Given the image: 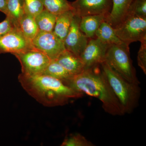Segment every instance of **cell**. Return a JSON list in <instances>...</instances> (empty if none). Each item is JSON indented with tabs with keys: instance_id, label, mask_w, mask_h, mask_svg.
<instances>
[{
	"instance_id": "1",
	"label": "cell",
	"mask_w": 146,
	"mask_h": 146,
	"mask_svg": "<svg viewBox=\"0 0 146 146\" xmlns=\"http://www.w3.org/2000/svg\"><path fill=\"white\" fill-rule=\"evenodd\" d=\"M64 84L77 92L98 99L105 112L110 115L121 116L125 114L100 65L84 70Z\"/></svg>"
},
{
	"instance_id": "2",
	"label": "cell",
	"mask_w": 146,
	"mask_h": 146,
	"mask_svg": "<svg viewBox=\"0 0 146 146\" xmlns=\"http://www.w3.org/2000/svg\"><path fill=\"white\" fill-rule=\"evenodd\" d=\"M18 79L25 91L44 106H63L70 100L81 98L83 95L61 80L46 75H27L21 73Z\"/></svg>"
},
{
	"instance_id": "3",
	"label": "cell",
	"mask_w": 146,
	"mask_h": 146,
	"mask_svg": "<svg viewBox=\"0 0 146 146\" xmlns=\"http://www.w3.org/2000/svg\"><path fill=\"white\" fill-rule=\"evenodd\" d=\"M100 66L125 113H131L138 105L141 92L139 84L127 81L105 61L100 64Z\"/></svg>"
},
{
	"instance_id": "4",
	"label": "cell",
	"mask_w": 146,
	"mask_h": 146,
	"mask_svg": "<svg viewBox=\"0 0 146 146\" xmlns=\"http://www.w3.org/2000/svg\"><path fill=\"white\" fill-rule=\"evenodd\" d=\"M129 45H110L106 55L105 62L121 76L131 83L139 84V82L130 58Z\"/></svg>"
},
{
	"instance_id": "5",
	"label": "cell",
	"mask_w": 146,
	"mask_h": 146,
	"mask_svg": "<svg viewBox=\"0 0 146 146\" xmlns=\"http://www.w3.org/2000/svg\"><path fill=\"white\" fill-rule=\"evenodd\" d=\"M114 29L120 40L127 44L146 40V18L128 14Z\"/></svg>"
},
{
	"instance_id": "6",
	"label": "cell",
	"mask_w": 146,
	"mask_h": 146,
	"mask_svg": "<svg viewBox=\"0 0 146 146\" xmlns=\"http://www.w3.org/2000/svg\"><path fill=\"white\" fill-rule=\"evenodd\" d=\"M13 54L21 63L22 74L27 75L42 74L51 60L34 47Z\"/></svg>"
},
{
	"instance_id": "7",
	"label": "cell",
	"mask_w": 146,
	"mask_h": 146,
	"mask_svg": "<svg viewBox=\"0 0 146 146\" xmlns=\"http://www.w3.org/2000/svg\"><path fill=\"white\" fill-rule=\"evenodd\" d=\"M32 43L35 48L46 55L51 60H56L65 50L64 42L53 32L39 31Z\"/></svg>"
},
{
	"instance_id": "8",
	"label": "cell",
	"mask_w": 146,
	"mask_h": 146,
	"mask_svg": "<svg viewBox=\"0 0 146 146\" xmlns=\"http://www.w3.org/2000/svg\"><path fill=\"white\" fill-rule=\"evenodd\" d=\"M71 4L75 15L80 18L90 15L106 17L112 9V0H76Z\"/></svg>"
},
{
	"instance_id": "9",
	"label": "cell",
	"mask_w": 146,
	"mask_h": 146,
	"mask_svg": "<svg viewBox=\"0 0 146 146\" xmlns=\"http://www.w3.org/2000/svg\"><path fill=\"white\" fill-rule=\"evenodd\" d=\"M109 46L96 37L89 39L86 48L80 56L84 65V70L94 68L104 62Z\"/></svg>"
},
{
	"instance_id": "10",
	"label": "cell",
	"mask_w": 146,
	"mask_h": 146,
	"mask_svg": "<svg viewBox=\"0 0 146 146\" xmlns=\"http://www.w3.org/2000/svg\"><path fill=\"white\" fill-rule=\"evenodd\" d=\"M34 47L18 28L0 37V54L16 53Z\"/></svg>"
},
{
	"instance_id": "11",
	"label": "cell",
	"mask_w": 146,
	"mask_h": 146,
	"mask_svg": "<svg viewBox=\"0 0 146 146\" xmlns=\"http://www.w3.org/2000/svg\"><path fill=\"white\" fill-rule=\"evenodd\" d=\"M80 17L74 15L70 30L64 41L65 49L80 56L89 41L80 29Z\"/></svg>"
},
{
	"instance_id": "12",
	"label": "cell",
	"mask_w": 146,
	"mask_h": 146,
	"mask_svg": "<svg viewBox=\"0 0 146 146\" xmlns=\"http://www.w3.org/2000/svg\"><path fill=\"white\" fill-rule=\"evenodd\" d=\"M133 0H112V6L110 13L106 17V21L115 29L127 15L129 7Z\"/></svg>"
},
{
	"instance_id": "13",
	"label": "cell",
	"mask_w": 146,
	"mask_h": 146,
	"mask_svg": "<svg viewBox=\"0 0 146 146\" xmlns=\"http://www.w3.org/2000/svg\"><path fill=\"white\" fill-rule=\"evenodd\" d=\"M73 76L77 75L84 70L81 58L65 49L55 60Z\"/></svg>"
},
{
	"instance_id": "14",
	"label": "cell",
	"mask_w": 146,
	"mask_h": 146,
	"mask_svg": "<svg viewBox=\"0 0 146 146\" xmlns=\"http://www.w3.org/2000/svg\"><path fill=\"white\" fill-rule=\"evenodd\" d=\"M106 16L104 15H90L80 18V29L85 36L89 38L96 37L97 31Z\"/></svg>"
},
{
	"instance_id": "15",
	"label": "cell",
	"mask_w": 146,
	"mask_h": 146,
	"mask_svg": "<svg viewBox=\"0 0 146 146\" xmlns=\"http://www.w3.org/2000/svg\"><path fill=\"white\" fill-rule=\"evenodd\" d=\"M74 13L69 10L56 16L53 32L64 42L70 28Z\"/></svg>"
},
{
	"instance_id": "16",
	"label": "cell",
	"mask_w": 146,
	"mask_h": 146,
	"mask_svg": "<svg viewBox=\"0 0 146 146\" xmlns=\"http://www.w3.org/2000/svg\"><path fill=\"white\" fill-rule=\"evenodd\" d=\"M96 37L103 43L108 45L122 44L125 43L117 36L115 29L105 21L102 23L97 31Z\"/></svg>"
},
{
	"instance_id": "17",
	"label": "cell",
	"mask_w": 146,
	"mask_h": 146,
	"mask_svg": "<svg viewBox=\"0 0 146 146\" xmlns=\"http://www.w3.org/2000/svg\"><path fill=\"white\" fill-rule=\"evenodd\" d=\"M19 28L25 37L31 42L39 31L34 17L27 12L19 22Z\"/></svg>"
},
{
	"instance_id": "18",
	"label": "cell",
	"mask_w": 146,
	"mask_h": 146,
	"mask_svg": "<svg viewBox=\"0 0 146 146\" xmlns=\"http://www.w3.org/2000/svg\"><path fill=\"white\" fill-rule=\"evenodd\" d=\"M7 12L6 16L19 28V22L25 12L23 0H7Z\"/></svg>"
},
{
	"instance_id": "19",
	"label": "cell",
	"mask_w": 146,
	"mask_h": 146,
	"mask_svg": "<svg viewBox=\"0 0 146 146\" xmlns=\"http://www.w3.org/2000/svg\"><path fill=\"white\" fill-rule=\"evenodd\" d=\"M42 74L57 79L61 80L64 84L74 76L55 60H51Z\"/></svg>"
},
{
	"instance_id": "20",
	"label": "cell",
	"mask_w": 146,
	"mask_h": 146,
	"mask_svg": "<svg viewBox=\"0 0 146 146\" xmlns=\"http://www.w3.org/2000/svg\"><path fill=\"white\" fill-rule=\"evenodd\" d=\"M56 16L44 9L35 17L39 31L53 32L55 25Z\"/></svg>"
},
{
	"instance_id": "21",
	"label": "cell",
	"mask_w": 146,
	"mask_h": 146,
	"mask_svg": "<svg viewBox=\"0 0 146 146\" xmlns=\"http://www.w3.org/2000/svg\"><path fill=\"white\" fill-rule=\"evenodd\" d=\"M44 9L57 16L65 11L73 10L71 2L68 0H41Z\"/></svg>"
},
{
	"instance_id": "22",
	"label": "cell",
	"mask_w": 146,
	"mask_h": 146,
	"mask_svg": "<svg viewBox=\"0 0 146 146\" xmlns=\"http://www.w3.org/2000/svg\"><path fill=\"white\" fill-rule=\"evenodd\" d=\"M62 146H93L94 144L80 133L70 134L61 144Z\"/></svg>"
},
{
	"instance_id": "23",
	"label": "cell",
	"mask_w": 146,
	"mask_h": 146,
	"mask_svg": "<svg viewBox=\"0 0 146 146\" xmlns=\"http://www.w3.org/2000/svg\"><path fill=\"white\" fill-rule=\"evenodd\" d=\"M25 12L36 17L44 10V7L41 0H23Z\"/></svg>"
},
{
	"instance_id": "24",
	"label": "cell",
	"mask_w": 146,
	"mask_h": 146,
	"mask_svg": "<svg viewBox=\"0 0 146 146\" xmlns=\"http://www.w3.org/2000/svg\"><path fill=\"white\" fill-rule=\"evenodd\" d=\"M128 14L146 18V0H133L129 9Z\"/></svg>"
},
{
	"instance_id": "25",
	"label": "cell",
	"mask_w": 146,
	"mask_h": 146,
	"mask_svg": "<svg viewBox=\"0 0 146 146\" xmlns=\"http://www.w3.org/2000/svg\"><path fill=\"white\" fill-rule=\"evenodd\" d=\"M138 66L146 74V40L141 42V46L138 53Z\"/></svg>"
},
{
	"instance_id": "26",
	"label": "cell",
	"mask_w": 146,
	"mask_h": 146,
	"mask_svg": "<svg viewBox=\"0 0 146 146\" xmlns=\"http://www.w3.org/2000/svg\"><path fill=\"white\" fill-rule=\"evenodd\" d=\"M16 28L13 22L7 16L0 23V37L5 35Z\"/></svg>"
},
{
	"instance_id": "27",
	"label": "cell",
	"mask_w": 146,
	"mask_h": 146,
	"mask_svg": "<svg viewBox=\"0 0 146 146\" xmlns=\"http://www.w3.org/2000/svg\"><path fill=\"white\" fill-rule=\"evenodd\" d=\"M0 11L6 15L7 0H0Z\"/></svg>"
}]
</instances>
